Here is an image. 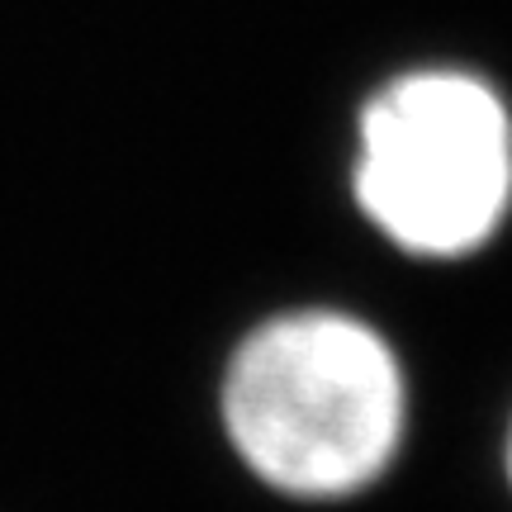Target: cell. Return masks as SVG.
<instances>
[{"label": "cell", "instance_id": "1", "mask_svg": "<svg viewBox=\"0 0 512 512\" xmlns=\"http://www.w3.org/2000/svg\"><path fill=\"white\" fill-rule=\"evenodd\" d=\"M209 408L256 494L342 512L380 494L413 451L418 375L384 318L309 294L266 304L228 337Z\"/></svg>", "mask_w": 512, "mask_h": 512}, {"label": "cell", "instance_id": "2", "mask_svg": "<svg viewBox=\"0 0 512 512\" xmlns=\"http://www.w3.org/2000/svg\"><path fill=\"white\" fill-rule=\"evenodd\" d=\"M342 190L389 256L460 271L512 228V91L465 57L384 67L347 114Z\"/></svg>", "mask_w": 512, "mask_h": 512}, {"label": "cell", "instance_id": "3", "mask_svg": "<svg viewBox=\"0 0 512 512\" xmlns=\"http://www.w3.org/2000/svg\"><path fill=\"white\" fill-rule=\"evenodd\" d=\"M498 484H503V494L512 503V403L503 413V427H498Z\"/></svg>", "mask_w": 512, "mask_h": 512}]
</instances>
